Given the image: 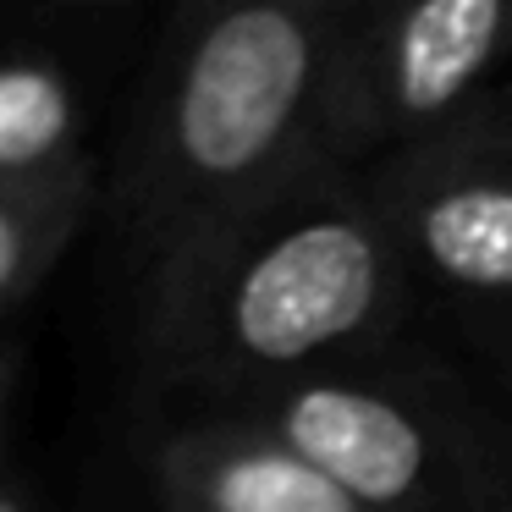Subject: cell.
Wrapping results in <instances>:
<instances>
[{"instance_id":"cell-3","label":"cell","mask_w":512,"mask_h":512,"mask_svg":"<svg viewBox=\"0 0 512 512\" xmlns=\"http://www.w3.org/2000/svg\"><path fill=\"white\" fill-rule=\"evenodd\" d=\"M364 512H512V419L408 342L243 402Z\"/></svg>"},{"instance_id":"cell-7","label":"cell","mask_w":512,"mask_h":512,"mask_svg":"<svg viewBox=\"0 0 512 512\" xmlns=\"http://www.w3.org/2000/svg\"><path fill=\"white\" fill-rule=\"evenodd\" d=\"M83 177H100L83 83L34 50L0 56V188H61Z\"/></svg>"},{"instance_id":"cell-2","label":"cell","mask_w":512,"mask_h":512,"mask_svg":"<svg viewBox=\"0 0 512 512\" xmlns=\"http://www.w3.org/2000/svg\"><path fill=\"white\" fill-rule=\"evenodd\" d=\"M342 0L188 6L138 89L111 210L144 270L221 215L325 166L320 94Z\"/></svg>"},{"instance_id":"cell-9","label":"cell","mask_w":512,"mask_h":512,"mask_svg":"<svg viewBox=\"0 0 512 512\" xmlns=\"http://www.w3.org/2000/svg\"><path fill=\"white\" fill-rule=\"evenodd\" d=\"M463 325H468V336H474V347L490 358V369L501 375V386L512 391V303L463 314Z\"/></svg>"},{"instance_id":"cell-11","label":"cell","mask_w":512,"mask_h":512,"mask_svg":"<svg viewBox=\"0 0 512 512\" xmlns=\"http://www.w3.org/2000/svg\"><path fill=\"white\" fill-rule=\"evenodd\" d=\"M0 512H45V507H39V496L6 463H0Z\"/></svg>"},{"instance_id":"cell-10","label":"cell","mask_w":512,"mask_h":512,"mask_svg":"<svg viewBox=\"0 0 512 512\" xmlns=\"http://www.w3.org/2000/svg\"><path fill=\"white\" fill-rule=\"evenodd\" d=\"M17 386H23V353L0 336V463H6V424H12Z\"/></svg>"},{"instance_id":"cell-8","label":"cell","mask_w":512,"mask_h":512,"mask_svg":"<svg viewBox=\"0 0 512 512\" xmlns=\"http://www.w3.org/2000/svg\"><path fill=\"white\" fill-rule=\"evenodd\" d=\"M105 177L61 182V188H0V325L28 309L50 270L83 237Z\"/></svg>"},{"instance_id":"cell-6","label":"cell","mask_w":512,"mask_h":512,"mask_svg":"<svg viewBox=\"0 0 512 512\" xmlns=\"http://www.w3.org/2000/svg\"><path fill=\"white\" fill-rule=\"evenodd\" d=\"M160 512H364L314 457L237 408H199L144 446Z\"/></svg>"},{"instance_id":"cell-4","label":"cell","mask_w":512,"mask_h":512,"mask_svg":"<svg viewBox=\"0 0 512 512\" xmlns=\"http://www.w3.org/2000/svg\"><path fill=\"white\" fill-rule=\"evenodd\" d=\"M512 78V0H342L320 94V160L369 171Z\"/></svg>"},{"instance_id":"cell-5","label":"cell","mask_w":512,"mask_h":512,"mask_svg":"<svg viewBox=\"0 0 512 512\" xmlns=\"http://www.w3.org/2000/svg\"><path fill=\"white\" fill-rule=\"evenodd\" d=\"M358 177L419 292L463 314L512 303V122L501 89Z\"/></svg>"},{"instance_id":"cell-1","label":"cell","mask_w":512,"mask_h":512,"mask_svg":"<svg viewBox=\"0 0 512 512\" xmlns=\"http://www.w3.org/2000/svg\"><path fill=\"white\" fill-rule=\"evenodd\" d=\"M419 298L364 177L314 166L144 270L138 353L171 397L243 408L402 342Z\"/></svg>"},{"instance_id":"cell-12","label":"cell","mask_w":512,"mask_h":512,"mask_svg":"<svg viewBox=\"0 0 512 512\" xmlns=\"http://www.w3.org/2000/svg\"><path fill=\"white\" fill-rule=\"evenodd\" d=\"M501 111H507V122H512V78L501 83Z\"/></svg>"}]
</instances>
